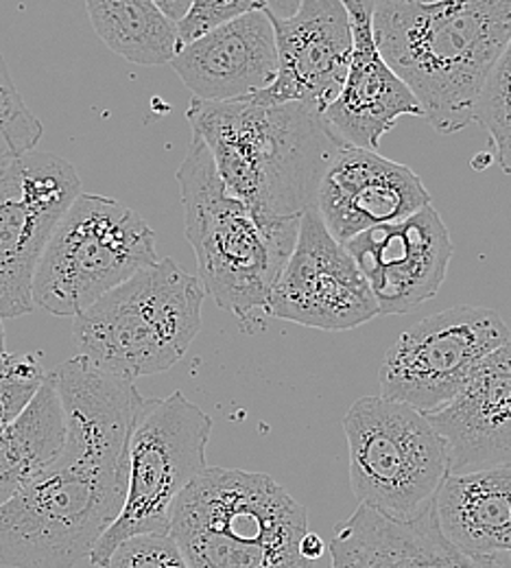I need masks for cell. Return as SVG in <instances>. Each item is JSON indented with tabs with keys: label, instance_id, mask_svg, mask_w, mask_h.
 Here are the masks:
<instances>
[{
	"label": "cell",
	"instance_id": "obj_1",
	"mask_svg": "<svg viewBox=\"0 0 511 568\" xmlns=\"http://www.w3.org/2000/svg\"><path fill=\"white\" fill-rule=\"evenodd\" d=\"M53 374L64 450L0 505V567L73 568L119 518L127 495L130 435L143 403L136 385L83 356Z\"/></svg>",
	"mask_w": 511,
	"mask_h": 568
},
{
	"label": "cell",
	"instance_id": "obj_2",
	"mask_svg": "<svg viewBox=\"0 0 511 568\" xmlns=\"http://www.w3.org/2000/svg\"><path fill=\"white\" fill-rule=\"evenodd\" d=\"M193 136L208 146L227 191L272 234L297 236L341 146L324 114L304 103L193 99Z\"/></svg>",
	"mask_w": 511,
	"mask_h": 568
},
{
	"label": "cell",
	"instance_id": "obj_3",
	"mask_svg": "<svg viewBox=\"0 0 511 568\" xmlns=\"http://www.w3.org/2000/svg\"><path fill=\"white\" fill-rule=\"evenodd\" d=\"M376 44L439 134L474 123L511 40V0H389L371 7Z\"/></svg>",
	"mask_w": 511,
	"mask_h": 568
},
{
	"label": "cell",
	"instance_id": "obj_4",
	"mask_svg": "<svg viewBox=\"0 0 511 568\" xmlns=\"http://www.w3.org/2000/svg\"><path fill=\"white\" fill-rule=\"evenodd\" d=\"M306 507L272 475L208 466L173 505L168 534L191 568H313Z\"/></svg>",
	"mask_w": 511,
	"mask_h": 568
},
{
	"label": "cell",
	"instance_id": "obj_5",
	"mask_svg": "<svg viewBox=\"0 0 511 568\" xmlns=\"http://www.w3.org/2000/svg\"><path fill=\"white\" fill-rule=\"evenodd\" d=\"M206 288L173 258H157L73 317L79 355L136 381L180 363L202 331Z\"/></svg>",
	"mask_w": 511,
	"mask_h": 568
},
{
	"label": "cell",
	"instance_id": "obj_6",
	"mask_svg": "<svg viewBox=\"0 0 511 568\" xmlns=\"http://www.w3.org/2000/svg\"><path fill=\"white\" fill-rule=\"evenodd\" d=\"M186 239L195 252L197 278L217 306L241 324L269 313L272 288L283 272L295 239L267 232L252 211L234 197L217 173L204 141L191 142V151L177 169Z\"/></svg>",
	"mask_w": 511,
	"mask_h": 568
},
{
	"label": "cell",
	"instance_id": "obj_7",
	"mask_svg": "<svg viewBox=\"0 0 511 568\" xmlns=\"http://www.w3.org/2000/svg\"><path fill=\"white\" fill-rule=\"evenodd\" d=\"M157 261L155 232L119 200L81 193L53 227L31 283L33 304L76 317Z\"/></svg>",
	"mask_w": 511,
	"mask_h": 568
},
{
	"label": "cell",
	"instance_id": "obj_8",
	"mask_svg": "<svg viewBox=\"0 0 511 568\" xmlns=\"http://www.w3.org/2000/svg\"><path fill=\"white\" fill-rule=\"evenodd\" d=\"M211 433L213 418L182 392L143 398L130 435L125 503L88 556L92 567H105L132 536L168 534L175 500L208 468Z\"/></svg>",
	"mask_w": 511,
	"mask_h": 568
},
{
	"label": "cell",
	"instance_id": "obj_9",
	"mask_svg": "<svg viewBox=\"0 0 511 568\" xmlns=\"http://www.w3.org/2000/svg\"><path fill=\"white\" fill-rule=\"evenodd\" d=\"M350 486L364 507L396 520L431 511L448 477L446 444L429 418L402 403L364 396L344 418Z\"/></svg>",
	"mask_w": 511,
	"mask_h": 568
},
{
	"label": "cell",
	"instance_id": "obj_10",
	"mask_svg": "<svg viewBox=\"0 0 511 568\" xmlns=\"http://www.w3.org/2000/svg\"><path fill=\"white\" fill-rule=\"evenodd\" d=\"M511 333L494 308L459 304L407 328L385 353L380 396L425 416L448 405L477 365L503 346Z\"/></svg>",
	"mask_w": 511,
	"mask_h": 568
},
{
	"label": "cell",
	"instance_id": "obj_11",
	"mask_svg": "<svg viewBox=\"0 0 511 568\" xmlns=\"http://www.w3.org/2000/svg\"><path fill=\"white\" fill-rule=\"evenodd\" d=\"M81 195L73 164L55 153L27 151L0 160V317L31 313L40 254Z\"/></svg>",
	"mask_w": 511,
	"mask_h": 568
},
{
	"label": "cell",
	"instance_id": "obj_12",
	"mask_svg": "<svg viewBox=\"0 0 511 568\" xmlns=\"http://www.w3.org/2000/svg\"><path fill=\"white\" fill-rule=\"evenodd\" d=\"M267 315L328 333L359 328L380 315L357 261L328 232L315 209L299 219L297 239L272 288Z\"/></svg>",
	"mask_w": 511,
	"mask_h": 568
},
{
	"label": "cell",
	"instance_id": "obj_13",
	"mask_svg": "<svg viewBox=\"0 0 511 568\" xmlns=\"http://www.w3.org/2000/svg\"><path fill=\"white\" fill-rule=\"evenodd\" d=\"M346 250L366 276L380 315H405L433 300L454 252L448 227L431 204L369 227L350 239Z\"/></svg>",
	"mask_w": 511,
	"mask_h": 568
},
{
	"label": "cell",
	"instance_id": "obj_14",
	"mask_svg": "<svg viewBox=\"0 0 511 568\" xmlns=\"http://www.w3.org/2000/svg\"><path fill=\"white\" fill-rule=\"evenodd\" d=\"M278 72L269 88L249 97L263 103H304L324 112L341 92L350 58L352 27L341 0H302L289 18L269 13Z\"/></svg>",
	"mask_w": 511,
	"mask_h": 568
},
{
	"label": "cell",
	"instance_id": "obj_15",
	"mask_svg": "<svg viewBox=\"0 0 511 568\" xmlns=\"http://www.w3.org/2000/svg\"><path fill=\"white\" fill-rule=\"evenodd\" d=\"M429 204L431 193L411 166L346 144L321 178L315 213L346 245L369 227L405 219Z\"/></svg>",
	"mask_w": 511,
	"mask_h": 568
},
{
	"label": "cell",
	"instance_id": "obj_16",
	"mask_svg": "<svg viewBox=\"0 0 511 568\" xmlns=\"http://www.w3.org/2000/svg\"><path fill=\"white\" fill-rule=\"evenodd\" d=\"M350 13L352 58L341 92L321 112L333 134L350 146L376 151L402 116H420L422 108L411 88L382 58L364 0H341Z\"/></svg>",
	"mask_w": 511,
	"mask_h": 568
},
{
	"label": "cell",
	"instance_id": "obj_17",
	"mask_svg": "<svg viewBox=\"0 0 511 568\" xmlns=\"http://www.w3.org/2000/svg\"><path fill=\"white\" fill-rule=\"evenodd\" d=\"M427 418L446 444L448 475L511 466V337Z\"/></svg>",
	"mask_w": 511,
	"mask_h": 568
},
{
	"label": "cell",
	"instance_id": "obj_18",
	"mask_svg": "<svg viewBox=\"0 0 511 568\" xmlns=\"http://www.w3.org/2000/svg\"><path fill=\"white\" fill-rule=\"evenodd\" d=\"M168 64L200 101L227 103L263 92L278 72L276 36L267 9L249 11L180 47Z\"/></svg>",
	"mask_w": 511,
	"mask_h": 568
},
{
	"label": "cell",
	"instance_id": "obj_19",
	"mask_svg": "<svg viewBox=\"0 0 511 568\" xmlns=\"http://www.w3.org/2000/svg\"><path fill=\"white\" fill-rule=\"evenodd\" d=\"M330 568H494L501 556L470 558L439 534L433 511L396 520L359 505L335 527Z\"/></svg>",
	"mask_w": 511,
	"mask_h": 568
},
{
	"label": "cell",
	"instance_id": "obj_20",
	"mask_svg": "<svg viewBox=\"0 0 511 568\" xmlns=\"http://www.w3.org/2000/svg\"><path fill=\"white\" fill-rule=\"evenodd\" d=\"M431 511L443 540L463 556H511V466L448 475Z\"/></svg>",
	"mask_w": 511,
	"mask_h": 568
},
{
	"label": "cell",
	"instance_id": "obj_21",
	"mask_svg": "<svg viewBox=\"0 0 511 568\" xmlns=\"http://www.w3.org/2000/svg\"><path fill=\"white\" fill-rule=\"evenodd\" d=\"M64 439V407L51 372L29 407L0 433V505L62 455Z\"/></svg>",
	"mask_w": 511,
	"mask_h": 568
},
{
	"label": "cell",
	"instance_id": "obj_22",
	"mask_svg": "<svg viewBox=\"0 0 511 568\" xmlns=\"http://www.w3.org/2000/svg\"><path fill=\"white\" fill-rule=\"evenodd\" d=\"M85 9L103 44L132 64H168L180 49L175 24L153 0H85Z\"/></svg>",
	"mask_w": 511,
	"mask_h": 568
},
{
	"label": "cell",
	"instance_id": "obj_23",
	"mask_svg": "<svg viewBox=\"0 0 511 568\" xmlns=\"http://www.w3.org/2000/svg\"><path fill=\"white\" fill-rule=\"evenodd\" d=\"M40 139L42 123L24 105L0 53V160L35 149Z\"/></svg>",
	"mask_w": 511,
	"mask_h": 568
},
{
	"label": "cell",
	"instance_id": "obj_24",
	"mask_svg": "<svg viewBox=\"0 0 511 568\" xmlns=\"http://www.w3.org/2000/svg\"><path fill=\"white\" fill-rule=\"evenodd\" d=\"M44 378L42 356L0 355V433L29 407Z\"/></svg>",
	"mask_w": 511,
	"mask_h": 568
},
{
	"label": "cell",
	"instance_id": "obj_25",
	"mask_svg": "<svg viewBox=\"0 0 511 568\" xmlns=\"http://www.w3.org/2000/svg\"><path fill=\"white\" fill-rule=\"evenodd\" d=\"M103 568H191L171 534H139L123 540Z\"/></svg>",
	"mask_w": 511,
	"mask_h": 568
},
{
	"label": "cell",
	"instance_id": "obj_26",
	"mask_svg": "<svg viewBox=\"0 0 511 568\" xmlns=\"http://www.w3.org/2000/svg\"><path fill=\"white\" fill-rule=\"evenodd\" d=\"M474 123L488 132L501 169L511 175V83H486L474 112Z\"/></svg>",
	"mask_w": 511,
	"mask_h": 568
},
{
	"label": "cell",
	"instance_id": "obj_27",
	"mask_svg": "<svg viewBox=\"0 0 511 568\" xmlns=\"http://www.w3.org/2000/svg\"><path fill=\"white\" fill-rule=\"evenodd\" d=\"M256 9H267L265 0H193L186 16L175 24L177 47H186L221 24Z\"/></svg>",
	"mask_w": 511,
	"mask_h": 568
},
{
	"label": "cell",
	"instance_id": "obj_28",
	"mask_svg": "<svg viewBox=\"0 0 511 568\" xmlns=\"http://www.w3.org/2000/svg\"><path fill=\"white\" fill-rule=\"evenodd\" d=\"M324 554H326V542H324L317 534L306 531V534L302 536V540H299V556H302L306 562L315 565L317 560H321Z\"/></svg>",
	"mask_w": 511,
	"mask_h": 568
},
{
	"label": "cell",
	"instance_id": "obj_29",
	"mask_svg": "<svg viewBox=\"0 0 511 568\" xmlns=\"http://www.w3.org/2000/svg\"><path fill=\"white\" fill-rule=\"evenodd\" d=\"M153 2L173 24H177L186 16L193 0H153Z\"/></svg>",
	"mask_w": 511,
	"mask_h": 568
},
{
	"label": "cell",
	"instance_id": "obj_30",
	"mask_svg": "<svg viewBox=\"0 0 511 568\" xmlns=\"http://www.w3.org/2000/svg\"><path fill=\"white\" fill-rule=\"evenodd\" d=\"M302 0H265L267 13L276 16V18H289L297 9H299Z\"/></svg>",
	"mask_w": 511,
	"mask_h": 568
},
{
	"label": "cell",
	"instance_id": "obj_31",
	"mask_svg": "<svg viewBox=\"0 0 511 568\" xmlns=\"http://www.w3.org/2000/svg\"><path fill=\"white\" fill-rule=\"evenodd\" d=\"M488 81H497V83H511V40L501 58V62L497 64V69L492 72V77Z\"/></svg>",
	"mask_w": 511,
	"mask_h": 568
},
{
	"label": "cell",
	"instance_id": "obj_32",
	"mask_svg": "<svg viewBox=\"0 0 511 568\" xmlns=\"http://www.w3.org/2000/svg\"><path fill=\"white\" fill-rule=\"evenodd\" d=\"M494 568H511V556H501Z\"/></svg>",
	"mask_w": 511,
	"mask_h": 568
},
{
	"label": "cell",
	"instance_id": "obj_33",
	"mask_svg": "<svg viewBox=\"0 0 511 568\" xmlns=\"http://www.w3.org/2000/svg\"><path fill=\"white\" fill-rule=\"evenodd\" d=\"M0 355H4V326H2V317H0Z\"/></svg>",
	"mask_w": 511,
	"mask_h": 568
},
{
	"label": "cell",
	"instance_id": "obj_34",
	"mask_svg": "<svg viewBox=\"0 0 511 568\" xmlns=\"http://www.w3.org/2000/svg\"><path fill=\"white\" fill-rule=\"evenodd\" d=\"M367 7L371 9V7H376V4H380V2H389V0H364ZM420 2H431V0H420Z\"/></svg>",
	"mask_w": 511,
	"mask_h": 568
}]
</instances>
